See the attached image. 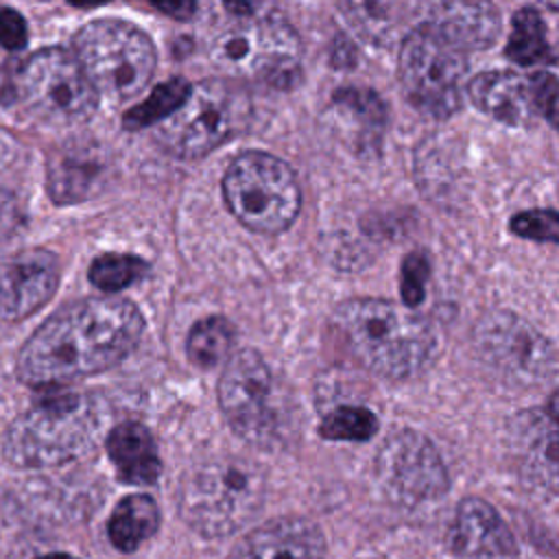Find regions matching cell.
<instances>
[{
  "label": "cell",
  "instance_id": "cell-1",
  "mask_svg": "<svg viewBox=\"0 0 559 559\" xmlns=\"http://www.w3.org/2000/svg\"><path fill=\"white\" fill-rule=\"evenodd\" d=\"M142 332V312L131 301L90 297L68 304L24 343L17 376L33 386H57L94 376L127 358Z\"/></svg>",
  "mask_w": 559,
  "mask_h": 559
},
{
  "label": "cell",
  "instance_id": "cell-2",
  "mask_svg": "<svg viewBox=\"0 0 559 559\" xmlns=\"http://www.w3.org/2000/svg\"><path fill=\"white\" fill-rule=\"evenodd\" d=\"M332 325L349 354L380 378H413L435 356L437 341L430 323L384 299L343 301L332 314Z\"/></svg>",
  "mask_w": 559,
  "mask_h": 559
},
{
  "label": "cell",
  "instance_id": "cell-3",
  "mask_svg": "<svg viewBox=\"0 0 559 559\" xmlns=\"http://www.w3.org/2000/svg\"><path fill=\"white\" fill-rule=\"evenodd\" d=\"M105 406L83 393H50L24 411L4 435V456L17 467H52L94 448Z\"/></svg>",
  "mask_w": 559,
  "mask_h": 559
},
{
  "label": "cell",
  "instance_id": "cell-4",
  "mask_svg": "<svg viewBox=\"0 0 559 559\" xmlns=\"http://www.w3.org/2000/svg\"><path fill=\"white\" fill-rule=\"evenodd\" d=\"M264 491V474L251 461L212 459L181 478L179 511L194 531L221 537L245 526L262 509Z\"/></svg>",
  "mask_w": 559,
  "mask_h": 559
},
{
  "label": "cell",
  "instance_id": "cell-5",
  "mask_svg": "<svg viewBox=\"0 0 559 559\" xmlns=\"http://www.w3.org/2000/svg\"><path fill=\"white\" fill-rule=\"evenodd\" d=\"M210 57L234 79L290 87L301 70V41L284 17L251 13L214 35Z\"/></svg>",
  "mask_w": 559,
  "mask_h": 559
},
{
  "label": "cell",
  "instance_id": "cell-6",
  "mask_svg": "<svg viewBox=\"0 0 559 559\" xmlns=\"http://www.w3.org/2000/svg\"><path fill=\"white\" fill-rule=\"evenodd\" d=\"M74 59L96 94L129 100L155 70V46L144 31L122 20H96L74 35Z\"/></svg>",
  "mask_w": 559,
  "mask_h": 559
},
{
  "label": "cell",
  "instance_id": "cell-7",
  "mask_svg": "<svg viewBox=\"0 0 559 559\" xmlns=\"http://www.w3.org/2000/svg\"><path fill=\"white\" fill-rule=\"evenodd\" d=\"M223 197L229 212L260 234L284 231L301 205L293 168L262 151H245L231 159L223 175Z\"/></svg>",
  "mask_w": 559,
  "mask_h": 559
},
{
  "label": "cell",
  "instance_id": "cell-8",
  "mask_svg": "<svg viewBox=\"0 0 559 559\" xmlns=\"http://www.w3.org/2000/svg\"><path fill=\"white\" fill-rule=\"evenodd\" d=\"M251 118L245 90L225 79L190 85L186 100L159 129L162 144L179 157H201L238 135Z\"/></svg>",
  "mask_w": 559,
  "mask_h": 559
},
{
  "label": "cell",
  "instance_id": "cell-9",
  "mask_svg": "<svg viewBox=\"0 0 559 559\" xmlns=\"http://www.w3.org/2000/svg\"><path fill=\"white\" fill-rule=\"evenodd\" d=\"M465 74V50L426 20L404 35L400 83L417 109L439 118L454 114L463 98Z\"/></svg>",
  "mask_w": 559,
  "mask_h": 559
},
{
  "label": "cell",
  "instance_id": "cell-10",
  "mask_svg": "<svg viewBox=\"0 0 559 559\" xmlns=\"http://www.w3.org/2000/svg\"><path fill=\"white\" fill-rule=\"evenodd\" d=\"M13 87L31 116L52 124L83 122L98 105V94L74 55L63 48L33 52L15 72Z\"/></svg>",
  "mask_w": 559,
  "mask_h": 559
},
{
  "label": "cell",
  "instance_id": "cell-11",
  "mask_svg": "<svg viewBox=\"0 0 559 559\" xmlns=\"http://www.w3.org/2000/svg\"><path fill=\"white\" fill-rule=\"evenodd\" d=\"M474 345L483 362L509 384L535 386L555 376L552 343L513 312H487L474 328Z\"/></svg>",
  "mask_w": 559,
  "mask_h": 559
},
{
  "label": "cell",
  "instance_id": "cell-12",
  "mask_svg": "<svg viewBox=\"0 0 559 559\" xmlns=\"http://www.w3.org/2000/svg\"><path fill=\"white\" fill-rule=\"evenodd\" d=\"M273 389L271 369L255 349L229 356L218 380V402L227 424L255 445H266L280 435Z\"/></svg>",
  "mask_w": 559,
  "mask_h": 559
},
{
  "label": "cell",
  "instance_id": "cell-13",
  "mask_svg": "<svg viewBox=\"0 0 559 559\" xmlns=\"http://www.w3.org/2000/svg\"><path fill=\"white\" fill-rule=\"evenodd\" d=\"M376 476L389 500L417 507L448 491V472L435 445L415 430L393 432L376 459Z\"/></svg>",
  "mask_w": 559,
  "mask_h": 559
},
{
  "label": "cell",
  "instance_id": "cell-14",
  "mask_svg": "<svg viewBox=\"0 0 559 559\" xmlns=\"http://www.w3.org/2000/svg\"><path fill=\"white\" fill-rule=\"evenodd\" d=\"M59 262L50 251L31 249L0 264V317L20 321L39 310L57 290Z\"/></svg>",
  "mask_w": 559,
  "mask_h": 559
},
{
  "label": "cell",
  "instance_id": "cell-15",
  "mask_svg": "<svg viewBox=\"0 0 559 559\" xmlns=\"http://www.w3.org/2000/svg\"><path fill=\"white\" fill-rule=\"evenodd\" d=\"M461 559H515L518 546L498 511L480 498H465L448 535Z\"/></svg>",
  "mask_w": 559,
  "mask_h": 559
},
{
  "label": "cell",
  "instance_id": "cell-16",
  "mask_svg": "<svg viewBox=\"0 0 559 559\" xmlns=\"http://www.w3.org/2000/svg\"><path fill=\"white\" fill-rule=\"evenodd\" d=\"M325 539L317 524L304 518H277L253 528L231 559H323Z\"/></svg>",
  "mask_w": 559,
  "mask_h": 559
},
{
  "label": "cell",
  "instance_id": "cell-17",
  "mask_svg": "<svg viewBox=\"0 0 559 559\" xmlns=\"http://www.w3.org/2000/svg\"><path fill=\"white\" fill-rule=\"evenodd\" d=\"M109 173V162L96 144L74 142L59 148L48 164V190L57 203H76L96 194Z\"/></svg>",
  "mask_w": 559,
  "mask_h": 559
},
{
  "label": "cell",
  "instance_id": "cell-18",
  "mask_svg": "<svg viewBox=\"0 0 559 559\" xmlns=\"http://www.w3.org/2000/svg\"><path fill=\"white\" fill-rule=\"evenodd\" d=\"M467 92L480 111L507 124H524L535 114L531 81L511 70L483 72L469 81Z\"/></svg>",
  "mask_w": 559,
  "mask_h": 559
},
{
  "label": "cell",
  "instance_id": "cell-19",
  "mask_svg": "<svg viewBox=\"0 0 559 559\" xmlns=\"http://www.w3.org/2000/svg\"><path fill=\"white\" fill-rule=\"evenodd\" d=\"M428 24L465 48H487L500 33V15L485 2H439L428 7Z\"/></svg>",
  "mask_w": 559,
  "mask_h": 559
},
{
  "label": "cell",
  "instance_id": "cell-20",
  "mask_svg": "<svg viewBox=\"0 0 559 559\" xmlns=\"http://www.w3.org/2000/svg\"><path fill=\"white\" fill-rule=\"evenodd\" d=\"M107 452L124 483L151 485L162 474L157 445L148 428L138 421L116 426L107 437Z\"/></svg>",
  "mask_w": 559,
  "mask_h": 559
},
{
  "label": "cell",
  "instance_id": "cell-21",
  "mask_svg": "<svg viewBox=\"0 0 559 559\" xmlns=\"http://www.w3.org/2000/svg\"><path fill=\"white\" fill-rule=\"evenodd\" d=\"M515 452L524 465V472L537 483L555 489L557 476V428H555V408L548 417L537 411L524 413L515 421L513 430Z\"/></svg>",
  "mask_w": 559,
  "mask_h": 559
},
{
  "label": "cell",
  "instance_id": "cell-22",
  "mask_svg": "<svg viewBox=\"0 0 559 559\" xmlns=\"http://www.w3.org/2000/svg\"><path fill=\"white\" fill-rule=\"evenodd\" d=\"M159 526V509L146 493H133L122 498L107 524L111 544L122 552H133L146 542Z\"/></svg>",
  "mask_w": 559,
  "mask_h": 559
},
{
  "label": "cell",
  "instance_id": "cell-23",
  "mask_svg": "<svg viewBox=\"0 0 559 559\" xmlns=\"http://www.w3.org/2000/svg\"><path fill=\"white\" fill-rule=\"evenodd\" d=\"M334 111L356 127L362 142H380L386 127V107L380 96L367 87L343 85L332 94Z\"/></svg>",
  "mask_w": 559,
  "mask_h": 559
},
{
  "label": "cell",
  "instance_id": "cell-24",
  "mask_svg": "<svg viewBox=\"0 0 559 559\" xmlns=\"http://www.w3.org/2000/svg\"><path fill=\"white\" fill-rule=\"evenodd\" d=\"M347 15V22L369 41L373 44H391L402 33V24L406 11L413 4H395V2H352L341 4Z\"/></svg>",
  "mask_w": 559,
  "mask_h": 559
},
{
  "label": "cell",
  "instance_id": "cell-25",
  "mask_svg": "<svg viewBox=\"0 0 559 559\" xmlns=\"http://www.w3.org/2000/svg\"><path fill=\"white\" fill-rule=\"evenodd\" d=\"M236 343L234 325L223 317H207L192 325L188 334V358L199 367H214L225 360Z\"/></svg>",
  "mask_w": 559,
  "mask_h": 559
},
{
  "label": "cell",
  "instance_id": "cell-26",
  "mask_svg": "<svg viewBox=\"0 0 559 559\" xmlns=\"http://www.w3.org/2000/svg\"><path fill=\"white\" fill-rule=\"evenodd\" d=\"M546 39L544 17L535 9H520L511 20V37L507 44V55L520 66H535L546 61L550 55Z\"/></svg>",
  "mask_w": 559,
  "mask_h": 559
},
{
  "label": "cell",
  "instance_id": "cell-27",
  "mask_svg": "<svg viewBox=\"0 0 559 559\" xmlns=\"http://www.w3.org/2000/svg\"><path fill=\"white\" fill-rule=\"evenodd\" d=\"M188 92H190V85L183 79H170L166 83H159L140 105L131 107L122 116L124 127L142 129V127H151L155 122L166 120L186 100Z\"/></svg>",
  "mask_w": 559,
  "mask_h": 559
},
{
  "label": "cell",
  "instance_id": "cell-28",
  "mask_svg": "<svg viewBox=\"0 0 559 559\" xmlns=\"http://www.w3.org/2000/svg\"><path fill=\"white\" fill-rule=\"evenodd\" d=\"M148 273V264L138 255L127 253H105L98 255L90 266V282L105 290V293H118L133 282L142 280Z\"/></svg>",
  "mask_w": 559,
  "mask_h": 559
},
{
  "label": "cell",
  "instance_id": "cell-29",
  "mask_svg": "<svg viewBox=\"0 0 559 559\" xmlns=\"http://www.w3.org/2000/svg\"><path fill=\"white\" fill-rule=\"evenodd\" d=\"M378 430L376 415L365 406H338L330 411L319 432L332 441H367Z\"/></svg>",
  "mask_w": 559,
  "mask_h": 559
},
{
  "label": "cell",
  "instance_id": "cell-30",
  "mask_svg": "<svg viewBox=\"0 0 559 559\" xmlns=\"http://www.w3.org/2000/svg\"><path fill=\"white\" fill-rule=\"evenodd\" d=\"M511 231L539 242H557L559 216L555 210H526L511 218Z\"/></svg>",
  "mask_w": 559,
  "mask_h": 559
},
{
  "label": "cell",
  "instance_id": "cell-31",
  "mask_svg": "<svg viewBox=\"0 0 559 559\" xmlns=\"http://www.w3.org/2000/svg\"><path fill=\"white\" fill-rule=\"evenodd\" d=\"M428 275H430V264L424 253L415 251L404 258L402 271H400V277H402L400 293H402V301L406 308H415L421 304Z\"/></svg>",
  "mask_w": 559,
  "mask_h": 559
},
{
  "label": "cell",
  "instance_id": "cell-32",
  "mask_svg": "<svg viewBox=\"0 0 559 559\" xmlns=\"http://www.w3.org/2000/svg\"><path fill=\"white\" fill-rule=\"evenodd\" d=\"M528 81H531L535 111H539L550 122H555V107H557V81H555V76L550 72H537Z\"/></svg>",
  "mask_w": 559,
  "mask_h": 559
},
{
  "label": "cell",
  "instance_id": "cell-33",
  "mask_svg": "<svg viewBox=\"0 0 559 559\" xmlns=\"http://www.w3.org/2000/svg\"><path fill=\"white\" fill-rule=\"evenodd\" d=\"M26 39V22L22 13L11 7H0V46L7 50H22Z\"/></svg>",
  "mask_w": 559,
  "mask_h": 559
},
{
  "label": "cell",
  "instance_id": "cell-34",
  "mask_svg": "<svg viewBox=\"0 0 559 559\" xmlns=\"http://www.w3.org/2000/svg\"><path fill=\"white\" fill-rule=\"evenodd\" d=\"M20 210L15 201L7 194H0V247L17 231Z\"/></svg>",
  "mask_w": 559,
  "mask_h": 559
},
{
  "label": "cell",
  "instance_id": "cell-35",
  "mask_svg": "<svg viewBox=\"0 0 559 559\" xmlns=\"http://www.w3.org/2000/svg\"><path fill=\"white\" fill-rule=\"evenodd\" d=\"M153 7L175 17H188L190 13H194V4L190 2H155Z\"/></svg>",
  "mask_w": 559,
  "mask_h": 559
},
{
  "label": "cell",
  "instance_id": "cell-36",
  "mask_svg": "<svg viewBox=\"0 0 559 559\" xmlns=\"http://www.w3.org/2000/svg\"><path fill=\"white\" fill-rule=\"evenodd\" d=\"M39 559H76V557H72L68 552H48V555H44Z\"/></svg>",
  "mask_w": 559,
  "mask_h": 559
}]
</instances>
